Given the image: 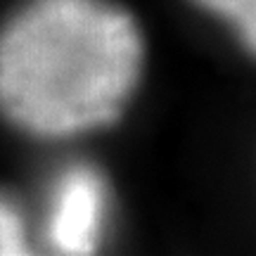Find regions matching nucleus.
I'll use <instances>...</instances> for the list:
<instances>
[{"label":"nucleus","instance_id":"obj_1","mask_svg":"<svg viewBox=\"0 0 256 256\" xmlns=\"http://www.w3.org/2000/svg\"><path fill=\"white\" fill-rule=\"evenodd\" d=\"M142 66L136 22L102 0H34L0 34V110L36 136L119 119Z\"/></svg>","mask_w":256,"mask_h":256},{"label":"nucleus","instance_id":"obj_2","mask_svg":"<svg viewBox=\"0 0 256 256\" xmlns=\"http://www.w3.org/2000/svg\"><path fill=\"white\" fill-rule=\"evenodd\" d=\"M107 214V188L90 166H72L52 194L48 238L62 254H90L98 249Z\"/></svg>","mask_w":256,"mask_h":256},{"label":"nucleus","instance_id":"obj_3","mask_svg":"<svg viewBox=\"0 0 256 256\" xmlns=\"http://www.w3.org/2000/svg\"><path fill=\"white\" fill-rule=\"evenodd\" d=\"M197 5L230 22L242 43L256 55V0H194Z\"/></svg>","mask_w":256,"mask_h":256},{"label":"nucleus","instance_id":"obj_4","mask_svg":"<svg viewBox=\"0 0 256 256\" xmlns=\"http://www.w3.org/2000/svg\"><path fill=\"white\" fill-rule=\"evenodd\" d=\"M0 254H26L22 214L5 197H0Z\"/></svg>","mask_w":256,"mask_h":256}]
</instances>
